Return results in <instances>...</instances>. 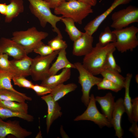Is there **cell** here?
<instances>
[{"instance_id":"ffe728a7","label":"cell","mask_w":138,"mask_h":138,"mask_svg":"<svg viewBox=\"0 0 138 138\" xmlns=\"http://www.w3.org/2000/svg\"><path fill=\"white\" fill-rule=\"evenodd\" d=\"M24 6L23 0H10V3L7 5L5 21L9 23L14 18L24 12Z\"/></svg>"},{"instance_id":"7c38bea8","label":"cell","mask_w":138,"mask_h":138,"mask_svg":"<svg viewBox=\"0 0 138 138\" xmlns=\"http://www.w3.org/2000/svg\"><path fill=\"white\" fill-rule=\"evenodd\" d=\"M132 0H114L111 6L103 13L90 21L85 27L84 29L90 35L97 30L99 26L113 10L119 5L129 3Z\"/></svg>"},{"instance_id":"ac0fdd59","label":"cell","mask_w":138,"mask_h":138,"mask_svg":"<svg viewBox=\"0 0 138 138\" xmlns=\"http://www.w3.org/2000/svg\"><path fill=\"white\" fill-rule=\"evenodd\" d=\"M96 101L99 104L103 114L111 122L112 114L115 102V97L111 93L108 92L103 96H97Z\"/></svg>"},{"instance_id":"9a60e30c","label":"cell","mask_w":138,"mask_h":138,"mask_svg":"<svg viewBox=\"0 0 138 138\" xmlns=\"http://www.w3.org/2000/svg\"><path fill=\"white\" fill-rule=\"evenodd\" d=\"M93 37L86 32L74 41L72 53L77 56L86 55L93 48Z\"/></svg>"},{"instance_id":"2e32d148","label":"cell","mask_w":138,"mask_h":138,"mask_svg":"<svg viewBox=\"0 0 138 138\" xmlns=\"http://www.w3.org/2000/svg\"><path fill=\"white\" fill-rule=\"evenodd\" d=\"M70 68L62 69L58 74H55L47 77L42 81L40 85L52 89L57 85L66 81L70 78L71 71Z\"/></svg>"},{"instance_id":"30bf717a","label":"cell","mask_w":138,"mask_h":138,"mask_svg":"<svg viewBox=\"0 0 138 138\" xmlns=\"http://www.w3.org/2000/svg\"><path fill=\"white\" fill-rule=\"evenodd\" d=\"M30 131L22 128L19 122L16 120L5 122L0 118V138H4L9 135L17 138H25L30 135Z\"/></svg>"},{"instance_id":"603a6c76","label":"cell","mask_w":138,"mask_h":138,"mask_svg":"<svg viewBox=\"0 0 138 138\" xmlns=\"http://www.w3.org/2000/svg\"><path fill=\"white\" fill-rule=\"evenodd\" d=\"M132 77V74L128 73L125 77V96L123 99L124 105L125 108V112L128 116L129 121L131 123L133 122L131 117V99L129 93L130 83Z\"/></svg>"},{"instance_id":"60d3db41","label":"cell","mask_w":138,"mask_h":138,"mask_svg":"<svg viewBox=\"0 0 138 138\" xmlns=\"http://www.w3.org/2000/svg\"><path fill=\"white\" fill-rule=\"evenodd\" d=\"M91 6H95L97 3V0H76Z\"/></svg>"},{"instance_id":"44dd1931","label":"cell","mask_w":138,"mask_h":138,"mask_svg":"<svg viewBox=\"0 0 138 138\" xmlns=\"http://www.w3.org/2000/svg\"><path fill=\"white\" fill-rule=\"evenodd\" d=\"M77 87L74 83L66 85L62 83L52 89L50 94L54 100L57 101L68 93L75 90Z\"/></svg>"},{"instance_id":"9c48e42d","label":"cell","mask_w":138,"mask_h":138,"mask_svg":"<svg viewBox=\"0 0 138 138\" xmlns=\"http://www.w3.org/2000/svg\"><path fill=\"white\" fill-rule=\"evenodd\" d=\"M111 18L112 21L111 27L115 29L125 28L132 23L138 22V8L129 5L125 8L113 13Z\"/></svg>"},{"instance_id":"277c9868","label":"cell","mask_w":138,"mask_h":138,"mask_svg":"<svg viewBox=\"0 0 138 138\" xmlns=\"http://www.w3.org/2000/svg\"><path fill=\"white\" fill-rule=\"evenodd\" d=\"M48 35V33L39 31L32 27L26 30L14 32L11 39L20 45L28 54L33 51Z\"/></svg>"},{"instance_id":"f6af8a7d","label":"cell","mask_w":138,"mask_h":138,"mask_svg":"<svg viewBox=\"0 0 138 138\" xmlns=\"http://www.w3.org/2000/svg\"><path fill=\"white\" fill-rule=\"evenodd\" d=\"M0 19H1V18H0Z\"/></svg>"},{"instance_id":"ee69618b","label":"cell","mask_w":138,"mask_h":138,"mask_svg":"<svg viewBox=\"0 0 138 138\" xmlns=\"http://www.w3.org/2000/svg\"><path fill=\"white\" fill-rule=\"evenodd\" d=\"M135 80L136 82L138 84V75L137 74L135 76Z\"/></svg>"},{"instance_id":"cb8c5ba5","label":"cell","mask_w":138,"mask_h":138,"mask_svg":"<svg viewBox=\"0 0 138 138\" xmlns=\"http://www.w3.org/2000/svg\"><path fill=\"white\" fill-rule=\"evenodd\" d=\"M61 21L64 24L65 31L67 33L71 40L74 41L79 38L83 34L78 29L75 25V22L72 19L69 18L62 17Z\"/></svg>"},{"instance_id":"484cf974","label":"cell","mask_w":138,"mask_h":138,"mask_svg":"<svg viewBox=\"0 0 138 138\" xmlns=\"http://www.w3.org/2000/svg\"><path fill=\"white\" fill-rule=\"evenodd\" d=\"M100 74L104 78L119 85L123 88L125 85V77L120 75L118 72L109 68L103 70Z\"/></svg>"},{"instance_id":"8992f818","label":"cell","mask_w":138,"mask_h":138,"mask_svg":"<svg viewBox=\"0 0 138 138\" xmlns=\"http://www.w3.org/2000/svg\"><path fill=\"white\" fill-rule=\"evenodd\" d=\"M79 73L78 82L82 87V92L81 100L84 105L87 107L89 101V94L91 88L100 82L102 78L97 77L86 70L82 64L76 62L74 64Z\"/></svg>"},{"instance_id":"ab89813d","label":"cell","mask_w":138,"mask_h":138,"mask_svg":"<svg viewBox=\"0 0 138 138\" xmlns=\"http://www.w3.org/2000/svg\"><path fill=\"white\" fill-rule=\"evenodd\" d=\"M7 9V5L5 3H0V13L3 15L5 16Z\"/></svg>"},{"instance_id":"f35d334b","label":"cell","mask_w":138,"mask_h":138,"mask_svg":"<svg viewBox=\"0 0 138 138\" xmlns=\"http://www.w3.org/2000/svg\"><path fill=\"white\" fill-rule=\"evenodd\" d=\"M49 4L51 8L54 9L62 2L69 0H44Z\"/></svg>"},{"instance_id":"836d02e7","label":"cell","mask_w":138,"mask_h":138,"mask_svg":"<svg viewBox=\"0 0 138 138\" xmlns=\"http://www.w3.org/2000/svg\"><path fill=\"white\" fill-rule=\"evenodd\" d=\"M0 68L2 69L8 71L16 75V73L8 59V55L4 53H0Z\"/></svg>"},{"instance_id":"74e56055","label":"cell","mask_w":138,"mask_h":138,"mask_svg":"<svg viewBox=\"0 0 138 138\" xmlns=\"http://www.w3.org/2000/svg\"><path fill=\"white\" fill-rule=\"evenodd\" d=\"M137 123V122L133 121L129 130V131L131 132L136 138H138V126Z\"/></svg>"},{"instance_id":"d590c367","label":"cell","mask_w":138,"mask_h":138,"mask_svg":"<svg viewBox=\"0 0 138 138\" xmlns=\"http://www.w3.org/2000/svg\"><path fill=\"white\" fill-rule=\"evenodd\" d=\"M39 96H43L51 93L52 89L37 84H33L31 89Z\"/></svg>"},{"instance_id":"83f0119b","label":"cell","mask_w":138,"mask_h":138,"mask_svg":"<svg viewBox=\"0 0 138 138\" xmlns=\"http://www.w3.org/2000/svg\"><path fill=\"white\" fill-rule=\"evenodd\" d=\"M17 117L28 122L34 120L33 116L28 114L16 112L0 106V118L2 119L12 117Z\"/></svg>"},{"instance_id":"5b68a950","label":"cell","mask_w":138,"mask_h":138,"mask_svg":"<svg viewBox=\"0 0 138 138\" xmlns=\"http://www.w3.org/2000/svg\"><path fill=\"white\" fill-rule=\"evenodd\" d=\"M117 38L114 46L119 52L123 53L128 51H133L138 45L136 34L138 28L133 25L112 31Z\"/></svg>"},{"instance_id":"7a4b0ae2","label":"cell","mask_w":138,"mask_h":138,"mask_svg":"<svg viewBox=\"0 0 138 138\" xmlns=\"http://www.w3.org/2000/svg\"><path fill=\"white\" fill-rule=\"evenodd\" d=\"M91 6L76 0L62 2L54 9V13L61 15L63 17L70 18L74 22L81 24L83 20L93 13Z\"/></svg>"},{"instance_id":"7402d4cb","label":"cell","mask_w":138,"mask_h":138,"mask_svg":"<svg viewBox=\"0 0 138 138\" xmlns=\"http://www.w3.org/2000/svg\"><path fill=\"white\" fill-rule=\"evenodd\" d=\"M0 100L24 102H25L26 100L31 101L32 99L24 93H19L9 90L2 89L0 90Z\"/></svg>"},{"instance_id":"d6986e66","label":"cell","mask_w":138,"mask_h":138,"mask_svg":"<svg viewBox=\"0 0 138 138\" xmlns=\"http://www.w3.org/2000/svg\"><path fill=\"white\" fill-rule=\"evenodd\" d=\"M33 59L27 55L19 59L10 61L17 75L25 77L30 75V68Z\"/></svg>"},{"instance_id":"5bb4252c","label":"cell","mask_w":138,"mask_h":138,"mask_svg":"<svg viewBox=\"0 0 138 138\" xmlns=\"http://www.w3.org/2000/svg\"><path fill=\"white\" fill-rule=\"evenodd\" d=\"M125 112L123 99L122 98L118 99L115 102L112 114L111 123L115 131V135L118 138H122L123 131L121 126L122 117Z\"/></svg>"},{"instance_id":"ba28073f","label":"cell","mask_w":138,"mask_h":138,"mask_svg":"<svg viewBox=\"0 0 138 138\" xmlns=\"http://www.w3.org/2000/svg\"><path fill=\"white\" fill-rule=\"evenodd\" d=\"M96 101L94 95L91 94L86 110L82 114L76 117L74 121H91L97 125L100 128L105 126L111 127L112 125L111 122L98 110L96 106Z\"/></svg>"},{"instance_id":"d4e9b609","label":"cell","mask_w":138,"mask_h":138,"mask_svg":"<svg viewBox=\"0 0 138 138\" xmlns=\"http://www.w3.org/2000/svg\"><path fill=\"white\" fill-rule=\"evenodd\" d=\"M0 106L16 112L28 113V106L25 102L0 100Z\"/></svg>"},{"instance_id":"1f68e13d","label":"cell","mask_w":138,"mask_h":138,"mask_svg":"<svg viewBox=\"0 0 138 138\" xmlns=\"http://www.w3.org/2000/svg\"><path fill=\"white\" fill-rule=\"evenodd\" d=\"M25 77L21 75H16L13 77L12 80L15 85L20 87L31 89L34 84Z\"/></svg>"},{"instance_id":"f546056e","label":"cell","mask_w":138,"mask_h":138,"mask_svg":"<svg viewBox=\"0 0 138 138\" xmlns=\"http://www.w3.org/2000/svg\"><path fill=\"white\" fill-rule=\"evenodd\" d=\"M96 85L99 90H109L116 93L118 92L123 88L118 85L104 77Z\"/></svg>"},{"instance_id":"52a82bcc","label":"cell","mask_w":138,"mask_h":138,"mask_svg":"<svg viewBox=\"0 0 138 138\" xmlns=\"http://www.w3.org/2000/svg\"><path fill=\"white\" fill-rule=\"evenodd\" d=\"M60 50L54 51L47 56L38 55L33 59L30 75L33 80L42 81L48 76L50 65L57 55Z\"/></svg>"},{"instance_id":"4316f807","label":"cell","mask_w":138,"mask_h":138,"mask_svg":"<svg viewBox=\"0 0 138 138\" xmlns=\"http://www.w3.org/2000/svg\"><path fill=\"white\" fill-rule=\"evenodd\" d=\"M16 75L13 73L0 68V90L7 89L20 93L14 89L11 84V80Z\"/></svg>"},{"instance_id":"4dcf8cb0","label":"cell","mask_w":138,"mask_h":138,"mask_svg":"<svg viewBox=\"0 0 138 138\" xmlns=\"http://www.w3.org/2000/svg\"><path fill=\"white\" fill-rule=\"evenodd\" d=\"M62 38L63 37L57 35L49 41L48 45L54 51L60 50L64 48L66 49L67 47V44Z\"/></svg>"},{"instance_id":"8d00e7d4","label":"cell","mask_w":138,"mask_h":138,"mask_svg":"<svg viewBox=\"0 0 138 138\" xmlns=\"http://www.w3.org/2000/svg\"><path fill=\"white\" fill-rule=\"evenodd\" d=\"M131 117L133 121H138V97L131 99Z\"/></svg>"},{"instance_id":"3957f363","label":"cell","mask_w":138,"mask_h":138,"mask_svg":"<svg viewBox=\"0 0 138 138\" xmlns=\"http://www.w3.org/2000/svg\"><path fill=\"white\" fill-rule=\"evenodd\" d=\"M27 0L29 2V8L31 12L38 19L41 26L44 28L49 23L53 28V31L56 33L57 35L62 37L56 24L61 21L63 17L53 14L49 4L44 0Z\"/></svg>"},{"instance_id":"e0dca14e","label":"cell","mask_w":138,"mask_h":138,"mask_svg":"<svg viewBox=\"0 0 138 138\" xmlns=\"http://www.w3.org/2000/svg\"><path fill=\"white\" fill-rule=\"evenodd\" d=\"M66 49L60 50L57 59L49 68L47 76L55 75L59 71L63 68H75L74 64L70 62L67 58Z\"/></svg>"},{"instance_id":"b9f144b4","label":"cell","mask_w":138,"mask_h":138,"mask_svg":"<svg viewBox=\"0 0 138 138\" xmlns=\"http://www.w3.org/2000/svg\"><path fill=\"white\" fill-rule=\"evenodd\" d=\"M60 133L61 135L63 138H69L68 135L66 134L64 130L62 125H61L60 128Z\"/></svg>"},{"instance_id":"8fae6325","label":"cell","mask_w":138,"mask_h":138,"mask_svg":"<svg viewBox=\"0 0 138 138\" xmlns=\"http://www.w3.org/2000/svg\"><path fill=\"white\" fill-rule=\"evenodd\" d=\"M0 53H4L19 59L27 55L26 51L18 43L11 39L2 37L0 39Z\"/></svg>"},{"instance_id":"d6a6232c","label":"cell","mask_w":138,"mask_h":138,"mask_svg":"<svg viewBox=\"0 0 138 138\" xmlns=\"http://www.w3.org/2000/svg\"><path fill=\"white\" fill-rule=\"evenodd\" d=\"M116 50L111 51L108 54L105 69L109 68L116 71L120 73L121 72V68L117 64L113 54Z\"/></svg>"},{"instance_id":"f1b7e54d","label":"cell","mask_w":138,"mask_h":138,"mask_svg":"<svg viewBox=\"0 0 138 138\" xmlns=\"http://www.w3.org/2000/svg\"><path fill=\"white\" fill-rule=\"evenodd\" d=\"M116 39L115 33L109 27L107 26L100 34L98 43L101 46H105L110 43L116 42Z\"/></svg>"},{"instance_id":"6da1fadb","label":"cell","mask_w":138,"mask_h":138,"mask_svg":"<svg viewBox=\"0 0 138 138\" xmlns=\"http://www.w3.org/2000/svg\"><path fill=\"white\" fill-rule=\"evenodd\" d=\"M116 49L114 43L105 46L98 43L91 50L84 56L82 64L87 71L94 75L100 74L105 69L108 54L111 51Z\"/></svg>"},{"instance_id":"4fadbf2b","label":"cell","mask_w":138,"mask_h":138,"mask_svg":"<svg viewBox=\"0 0 138 138\" xmlns=\"http://www.w3.org/2000/svg\"><path fill=\"white\" fill-rule=\"evenodd\" d=\"M41 98L45 102L48 107L46 125L47 132L48 133L53 122L62 115L61 108L57 101L54 100L50 94L42 96Z\"/></svg>"},{"instance_id":"e575fe53","label":"cell","mask_w":138,"mask_h":138,"mask_svg":"<svg viewBox=\"0 0 138 138\" xmlns=\"http://www.w3.org/2000/svg\"><path fill=\"white\" fill-rule=\"evenodd\" d=\"M54 51L49 45L45 44L43 42L39 45L33 51L35 53L42 56L48 55Z\"/></svg>"},{"instance_id":"7bdbcfd3","label":"cell","mask_w":138,"mask_h":138,"mask_svg":"<svg viewBox=\"0 0 138 138\" xmlns=\"http://www.w3.org/2000/svg\"><path fill=\"white\" fill-rule=\"evenodd\" d=\"M41 135V132L40 131L38 133L35 137L37 138H42V136Z\"/></svg>"}]
</instances>
